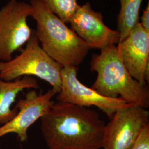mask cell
I'll return each instance as SVG.
<instances>
[{
	"mask_svg": "<svg viewBox=\"0 0 149 149\" xmlns=\"http://www.w3.org/2000/svg\"><path fill=\"white\" fill-rule=\"evenodd\" d=\"M130 149H149V124L143 129Z\"/></svg>",
	"mask_w": 149,
	"mask_h": 149,
	"instance_id": "obj_14",
	"label": "cell"
},
{
	"mask_svg": "<svg viewBox=\"0 0 149 149\" xmlns=\"http://www.w3.org/2000/svg\"><path fill=\"white\" fill-rule=\"evenodd\" d=\"M30 3L10 0L0 8V61H7L28 42L32 30L28 24L31 16Z\"/></svg>",
	"mask_w": 149,
	"mask_h": 149,
	"instance_id": "obj_5",
	"label": "cell"
},
{
	"mask_svg": "<svg viewBox=\"0 0 149 149\" xmlns=\"http://www.w3.org/2000/svg\"><path fill=\"white\" fill-rule=\"evenodd\" d=\"M90 70L97 73L92 88L103 96L120 98L127 104L145 109L149 107V91L130 74L123 63L116 45H111L93 54Z\"/></svg>",
	"mask_w": 149,
	"mask_h": 149,
	"instance_id": "obj_3",
	"label": "cell"
},
{
	"mask_svg": "<svg viewBox=\"0 0 149 149\" xmlns=\"http://www.w3.org/2000/svg\"><path fill=\"white\" fill-rule=\"evenodd\" d=\"M56 94L52 88L43 94H38L34 90L29 91L24 98L17 102L16 116L0 126V138L15 134L22 143L27 141L29 128L50 111L54 104L52 99Z\"/></svg>",
	"mask_w": 149,
	"mask_h": 149,
	"instance_id": "obj_8",
	"label": "cell"
},
{
	"mask_svg": "<svg viewBox=\"0 0 149 149\" xmlns=\"http://www.w3.org/2000/svg\"><path fill=\"white\" fill-rule=\"evenodd\" d=\"M31 16L36 22V36L43 50L64 66L78 68L91 49L42 0H30Z\"/></svg>",
	"mask_w": 149,
	"mask_h": 149,
	"instance_id": "obj_2",
	"label": "cell"
},
{
	"mask_svg": "<svg viewBox=\"0 0 149 149\" xmlns=\"http://www.w3.org/2000/svg\"></svg>",
	"mask_w": 149,
	"mask_h": 149,
	"instance_id": "obj_16",
	"label": "cell"
},
{
	"mask_svg": "<svg viewBox=\"0 0 149 149\" xmlns=\"http://www.w3.org/2000/svg\"><path fill=\"white\" fill-rule=\"evenodd\" d=\"M123 64L134 79L147 86L149 77V33L138 23L117 45Z\"/></svg>",
	"mask_w": 149,
	"mask_h": 149,
	"instance_id": "obj_10",
	"label": "cell"
},
{
	"mask_svg": "<svg viewBox=\"0 0 149 149\" xmlns=\"http://www.w3.org/2000/svg\"><path fill=\"white\" fill-rule=\"evenodd\" d=\"M77 70L78 68L72 66L63 67L61 71V90L56 97L58 102L87 108L96 107L109 119L118 109L131 105L120 98L107 97L87 87L79 80Z\"/></svg>",
	"mask_w": 149,
	"mask_h": 149,
	"instance_id": "obj_7",
	"label": "cell"
},
{
	"mask_svg": "<svg viewBox=\"0 0 149 149\" xmlns=\"http://www.w3.org/2000/svg\"><path fill=\"white\" fill-rule=\"evenodd\" d=\"M79 0H42L44 4L55 16L65 23H69L78 10Z\"/></svg>",
	"mask_w": 149,
	"mask_h": 149,
	"instance_id": "obj_13",
	"label": "cell"
},
{
	"mask_svg": "<svg viewBox=\"0 0 149 149\" xmlns=\"http://www.w3.org/2000/svg\"><path fill=\"white\" fill-rule=\"evenodd\" d=\"M110 119L104 126L102 148L130 149L149 124V112L142 107L129 105L118 109Z\"/></svg>",
	"mask_w": 149,
	"mask_h": 149,
	"instance_id": "obj_6",
	"label": "cell"
},
{
	"mask_svg": "<svg viewBox=\"0 0 149 149\" xmlns=\"http://www.w3.org/2000/svg\"><path fill=\"white\" fill-rule=\"evenodd\" d=\"M37 81L32 76L6 81L0 78V125L9 122L16 116L17 109H12L18 94L26 89H37Z\"/></svg>",
	"mask_w": 149,
	"mask_h": 149,
	"instance_id": "obj_11",
	"label": "cell"
},
{
	"mask_svg": "<svg viewBox=\"0 0 149 149\" xmlns=\"http://www.w3.org/2000/svg\"><path fill=\"white\" fill-rule=\"evenodd\" d=\"M62 68L43 50L35 30H33L21 53L9 61H0V78L11 81L22 76H36L47 82L58 94L61 87Z\"/></svg>",
	"mask_w": 149,
	"mask_h": 149,
	"instance_id": "obj_4",
	"label": "cell"
},
{
	"mask_svg": "<svg viewBox=\"0 0 149 149\" xmlns=\"http://www.w3.org/2000/svg\"><path fill=\"white\" fill-rule=\"evenodd\" d=\"M120 8L117 17L118 31L119 42L127 37L135 25L139 22V13L143 0H118Z\"/></svg>",
	"mask_w": 149,
	"mask_h": 149,
	"instance_id": "obj_12",
	"label": "cell"
},
{
	"mask_svg": "<svg viewBox=\"0 0 149 149\" xmlns=\"http://www.w3.org/2000/svg\"><path fill=\"white\" fill-rule=\"evenodd\" d=\"M40 119L48 149L102 148L105 123L93 109L58 102Z\"/></svg>",
	"mask_w": 149,
	"mask_h": 149,
	"instance_id": "obj_1",
	"label": "cell"
},
{
	"mask_svg": "<svg viewBox=\"0 0 149 149\" xmlns=\"http://www.w3.org/2000/svg\"><path fill=\"white\" fill-rule=\"evenodd\" d=\"M144 30L149 33V3L148 2L141 17V22H140Z\"/></svg>",
	"mask_w": 149,
	"mask_h": 149,
	"instance_id": "obj_15",
	"label": "cell"
},
{
	"mask_svg": "<svg viewBox=\"0 0 149 149\" xmlns=\"http://www.w3.org/2000/svg\"><path fill=\"white\" fill-rule=\"evenodd\" d=\"M69 24L70 28L91 49L101 50L119 42V32L106 26L101 12L93 10L89 2L80 5Z\"/></svg>",
	"mask_w": 149,
	"mask_h": 149,
	"instance_id": "obj_9",
	"label": "cell"
}]
</instances>
